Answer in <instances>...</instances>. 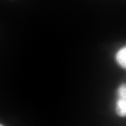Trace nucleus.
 I'll list each match as a JSON object with an SVG mask.
<instances>
[{"label":"nucleus","mask_w":126,"mask_h":126,"mask_svg":"<svg viewBox=\"0 0 126 126\" xmlns=\"http://www.w3.org/2000/svg\"><path fill=\"white\" fill-rule=\"evenodd\" d=\"M116 113L121 117H125L126 114V99L119 97L116 103Z\"/></svg>","instance_id":"obj_1"},{"label":"nucleus","mask_w":126,"mask_h":126,"mask_svg":"<svg viewBox=\"0 0 126 126\" xmlns=\"http://www.w3.org/2000/svg\"><path fill=\"white\" fill-rule=\"evenodd\" d=\"M116 60L123 68H126V47H123L116 54Z\"/></svg>","instance_id":"obj_2"},{"label":"nucleus","mask_w":126,"mask_h":126,"mask_svg":"<svg viewBox=\"0 0 126 126\" xmlns=\"http://www.w3.org/2000/svg\"><path fill=\"white\" fill-rule=\"evenodd\" d=\"M118 95L120 98L126 99V86L125 84H123L118 89Z\"/></svg>","instance_id":"obj_3"},{"label":"nucleus","mask_w":126,"mask_h":126,"mask_svg":"<svg viewBox=\"0 0 126 126\" xmlns=\"http://www.w3.org/2000/svg\"><path fill=\"white\" fill-rule=\"evenodd\" d=\"M0 126H2V125H1V124H0Z\"/></svg>","instance_id":"obj_4"}]
</instances>
